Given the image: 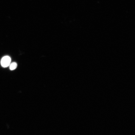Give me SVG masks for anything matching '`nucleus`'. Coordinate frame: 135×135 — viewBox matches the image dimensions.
I'll return each instance as SVG.
<instances>
[{
	"label": "nucleus",
	"mask_w": 135,
	"mask_h": 135,
	"mask_svg": "<svg viewBox=\"0 0 135 135\" xmlns=\"http://www.w3.org/2000/svg\"><path fill=\"white\" fill-rule=\"evenodd\" d=\"M11 62V59L9 56H5L1 60V64L2 67H8L9 65Z\"/></svg>",
	"instance_id": "1"
},
{
	"label": "nucleus",
	"mask_w": 135,
	"mask_h": 135,
	"mask_svg": "<svg viewBox=\"0 0 135 135\" xmlns=\"http://www.w3.org/2000/svg\"><path fill=\"white\" fill-rule=\"evenodd\" d=\"M17 64L16 62H13L9 66V68L10 70H13L16 69L17 67Z\"/></svg>",
	"instance_id": "2"
}]
</instances>
